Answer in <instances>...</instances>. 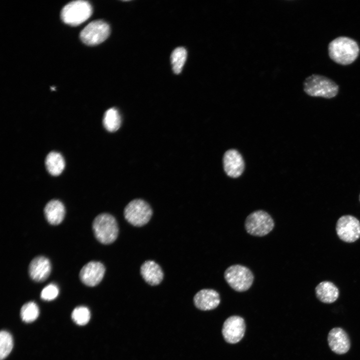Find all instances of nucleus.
<instances>
[{"mask_svg":"<svg viewBox=\"0 0 360 360\" xmlns=\"http://www.w3.org/2000/svg\"><path fill=\"white\" fill-rule=\"evenodd\" d=\"M195 306L202 310H209L216 308L220 303L219 294L212 289H202L194 296Z\"/></svg>","mask_w":360,"mask_h":360,"instance_id":"2eb2a0df","label":"nucleus"},{"mask_svg":"<svg viewBox=\"0 0 360 360\" xmlns=\"http://www.w3.org/2000/svg\"><path fill=\"white\" fill-rule=\"evenodd\" d=\"M274 221L266 212L258 210L250 213L246 218L244 227L250 235L263 236L269 234L274 228Z\"/></svg>","mask_w":360,"mask_h":360,"instance_id":"423d86ee","label":"nucleus"},{"mask_svg":"<svg viewBox=\"0 0 360 360\" xmlns=\"http://www.w3.org/2000/svg\"><path fill=\"white\" fill-rule=\"evenodd\" d=\"M359 200H360V196H359Z\"/></svg>","mask_w":360,"mask_h":360,"instance_id":"a878e982","label":"nucleus"},{"mask_svg":"<svg viewBox=\"0 0 360 360\" xmlns=\"http://www.w3.org/2000/svg\"><path fill=\"white\" fill-rule=\"evenodd\" d=\"M315 292L318 300L326 304L334 302L339 296L337 286L333 282L327 280L319 283L315 288Z\"/></svg>","mask_w":360,"mask_h":360,"instance_id":"a211bd4d","label":"nucleus"},{"mask_svg":"<svg viewBox=\"0 0 360 360\" xmlns=\"http://www.w3.org/2000/svg\"><path fill=\"white\" fill-rule=\"evenodd\" d=\"M328 51L330 58L335 62L348 65L357 58L360 48L354 40L348 37L340 36L330 42Z\"/></svg>","mask_w":360,"mask_h":360,"instance_id":"f257e3e1","label":"nucleus"},{"mask_svg":"<svg viewBox=\"0 0 360 360\" xmlns=\"http://www.w3.org/2000/svg\"><path fill=\"white\" fill-rule=\"evenodd\" d=\"M224 278L228 284L238 292L248 290L254 280L252 271L247 267L240 264L228 267L224 272Z\"/></svg>","mask_w":360,"mask_h":360,"instance_id":"20e7f679","label":"nucleus"},{"mask_svg":"<svg viewBox=\"0 0 360 360\" xmlns=\"http://www.w3.org/2000/svg\"><path fill=\"white\" fill-rule=\"evenodd\" d=\"M13 347V340L10 332L2 330L0 333V359L3 360L11 352Z\"/></svg>","mask_w":360,"mask_h":360,"instance_id":"5701e85b","label":"nucleus"},{"mask_svg":"<svg viewBox=\"0 0 360 360\" xmlns=\"http://www.w3.org/2000/svg\"><path fill=\"white\" fill-rule=\"evenodd\" d=\"M90 318V310L84 306L76 307L72 314V318L74 322L80 326H84L88 323Z\"/></svg>","mask_w":360,"mask_h":360,"instance_id":"b1692460","label":"nucleus"},{"mask_svg":"<svg viewBox=\"0 0 360 360\" xmlns=\"http://www.w3.org/2000/svg\"><path fill=\"white\" fill-rule=\"evenodd\" d=\"M92 14V7L87 1L78 0L66 4L61 11V18L69 25L78 26L88 20Z\"/></svg>","mask_w":360,"mask_h":360,"instance_id":"39448f33","label":"nucleus"},{"mask_svg":"<svg viewBox=\"0 0 360 360\" xmlns=\"http://www.w3.org/2000/svg\"><path fill=\"white\" fill-rule=\"evenodd\" d=\"M328 341L331 350L336 354H346L350 350V338L342 328H332L328 334Z\"/></svg>","mask_w":360,"mask_h":360,"instance_id":"ddd939ff","label":"nucleus"},{"mask_svg":"<svg viewBox=\"0 0 360 360\" xmlns=\"http://www.w3.org/2000/svg\"><path fill=\"white\" fill-rule=\"evenodd\" d=\"M92 230L96 238L100 243L110 244L118 238V227L116 218L111 214H98L92 222Z\"/></svg>","mask_w":360,"mask_h":360,"instance_id":"7ed1b4c3","label":"nucleus"},{"mask_svg":"<svg viewBox=\"0 0 360 360\" xmlns=\"http://www.w3.org/2000/svg\"><path fill=\"white\" fill-rule=\"evenodd\" d=\"M51 269L49 260L44 256H38L30 262L28 266V274L32 280L36 282H42L49 276Z\"/></svg>","mask_w":360,"mask_h":360,"instance_id":"4468645a","label":"nucleus"},{"mask_svg":"<svg viewBox=\"0 0 360 360\" xmlns=\"http://www.w3.org/2000/svg\"><path fill=\"white\" fill-rule=\"evenodd\" d=\"M140 274L150 285L159 284L163 280L164 273L158 264L153 260H146L140 266Z\"/></svg>","mask_w":360,"mask_h":360,"instance_id":"dca6fc26","label":"nucleus"},{"mask_svg":"<svg viewBox=\"0 0 360 360\" xmlns=\"http://www.w3.org/2000/svg\"><path fill=\"white\" fill-rule=\"evenodd\" d=\"M187 52L182 47L176 48L171 55V62L174 72L176 74H180L186 59Z\"/></svg>","mask_w":360,"mask_h":360,"instance_id":"412c9836","label":"nucleus"},{"mask_svg":"<svg viewBox=\"0 0 360 360\" xmlns=\"http://www.w3.org/2000/svg\"><path fill=\"white\" fill-rule=\"evenodd\" d=\"M58 292L59 290L57 286L54 284H50L42 289L40 293V297L45 300H52L57 297Z\"/></svg>","mask_w":360,"mask_h":360,"instance_id":"393cba45","label":"nucleus"},{"mask_svg":"<svg viewBox=\"0 0 360 360\" xmlns=\"http://www.w3.org/2000/svg\"><path fill=\"white\" fill-rule=\"evenodd\" d=\"M244 319L239 316H232L224 323L222 334L224 338L228 343L236 344L243 338L245 332Z\"/></svg>","mask_w":360,"mask_h":360,"instance_id":"9d476101","label":"nucleus"},{"mask_svg":"<svg viewBox=\"0 0 360 360\" xmlns=\"http://www.w3.org/2000/svg\"><path fill=\"white\" fill-rule=\"evenodd\" d=\"M45 164L46 170L50 174L57 176L63 172L65 167V162L60 154L51 152L46 158Z\"/></svg>","mask_w":360,"mask_h":360,"instance_id":"6ab92c4d","label":"nucleus"},{"mask_svg":"<svg viewBox=\"0 0 360 360\" xmlns=\"http://www.w3.org/2000/svg\"><path fill=\"white\" fill-rule=\"evenodd\" d=\"M304 90L310 96L331 98L338 93V86L334 81L323 76L313 74L304 82Z\"/></svg>","mask_w":360,"mask_h":360,"instance_id":"f03ea898","label":"nucleus"},{"mask_svg":"<svg viewBox=\"0 0 360 360\" xmlns=\"http://www.w3.org/2000/svg\"><path fill=\"white\" fill-rule=\"evenodd\" d=\"M124 218L135 226H142L150 220L152 210L148 203L142 199H135L130 202L125 207L124 212Z\"/></svg>","mask_w":360,"mask_h":360,"instance_id":"0eeeda50","label":"nucleus"},{"mask_svg":"<svg viewBox=\"0 0 360 360\" xmlns=\"http://www.w3.org/2000/svg\"><path fill=\"white\" fill-rule=\"evenodd\" d=\"M105 271L106 268L102 262L92 261L82 268L80 272V278L86 286H94L102 281Z\"/></svg>","mask_w":360,"mask_h":360,"instance_id":"9b49d317","label":"nucleus"},{"mask_svg":"<svg viewBox=\"0 0 360 360\" xmlns=\"http://www.w3.org/2000/svg\"><path fill=\"white\" fill-rule=\"evenodd\" d=\"M65 213L64 204L57 200H50L44 208L45 217L47 221L52 225L60 224L64 219Z\"/></svg>","mask_w":360,"mask_h":360,"instance_id":"f3484780","label":"nucleus"},{"mask_svg":"<svg viewBox=\"0 0 360 360\" xmlns=\"http://www.w3.org/2000/svg\"><path fill=\"white\" fill-rule=\"evenodd\" d=\"M104 128L110 132L116 131L121 124V116L118 110L112 108L104 113L103 118Z\"/></svg>","mask_w":360,"mask_h":360,"instance_id":"aec40b11","label":"nucleus"},{"mask_svg":"<svg viewBox=\"0 0 360 360\" xmlns=\"http://www.w3.org/2000/svg\"><path fill=\"white\" fill-rule=\"evenodd\" d=\"M336 230L340 240L346 242H354L360 238V222L353 216H342L337 220Z\"/></svg>","mask_w":360,"mask_h":360,"instance_id":"1a4fd4ad","label":"nucleus"},{"mask_svg":"<svg viewBox=\"0 0 360 360\" xmlns=\"http://www.w3.org/2000/svg\"><path fill=\"white\" fill-rule=\"evenodd\" d=\"M109 25L102 20L92 21L86 25L81 31L82 41L88 46H95L104 41L109 36Z\"/></svg>","mask_w":360,"mask_h":360,"instance_id":"6e6552de","label":"nucleus"},{"mask_svg":"<svg viewBox=\"0 0 360 360\" xmlns=\"http://www.w3.org/2000/svg\"><path fill=\"white\" fill-rule=\"evenodd\" d=\"M39 315V308L37 304L30 302L24 304L20 310V316L22 320L27 323L35 320Z\"/></svg>","mask_w":360,"mask_h":360,"instance_id":"4be33fe9","label":"nucleus"},{"mask_svg":"<svg viewBox=\"0 0 360 360\" xmlns=\"http://www.w3.org/2000/svg\"><path fill=\"white\" fill-rule=\"evenodd\" d=\"M224 169L230 177L236 178L242 174L244 162L241 154L236 150H226L223 156Z\"/></svg>","mask_w":360,"mask_h":360,"instance_id":"f8f14e48","label":"nucleus"}]
</instances>
